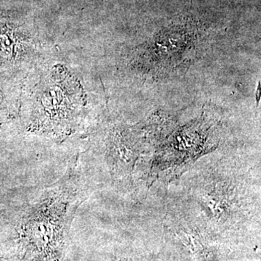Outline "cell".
<instances>
[{"label":"cell","instance_id":"obj_1","mask_svg":"<svg viewBox=\"0 0 261 261\" xmlns=\"http://www.w3.org/2000/svg\"><path fill=\"white\" fill-rule=\"evenodd\" d=\"M245 176L239 169L217 165L204 169L193 180L191 192L200 215L221 239L240 226L252 211V191Z\"/></svg>","mask_w":261,"mask_h":261},{"label":"cell","instance_id":"obj_2","mask_svg":"<svg viewBox=\"0 0 261 261\" xmlns=\"http://www.w3.org/2000/svg\"><path fill=\"white\" fill-rule=\"evenodd\" d=\"M169 213L167 218V239L176 246L178 252L186 260H217L224 257L220 254V241L200 216L199 220L190 219L186 215Z\"/></svg>","mask_w":261,"mask_h":261},{"label":"cell","instance_id":"obj_3","mask_svg":"<svg viewBox=\"0 0 261 261\" xmlns=\"http://www.w3.org/2000/svg\"><path fill=\"white\" fill-rule=\"evenodd\" d=\"M143 149L142 139L111 138L107 145V158L113 173L118 176L130 175Z\"/></svg>","mask_w":261,"mask_h":261},{"label":"cell","instance_id":"obj_4","mask_svg":"<svg viewBox=\"0 0 261 261\" xmlns=\"http://www.w3.org/2000/svg\"><path fill=\"white\" fill-rule=\"evenodd\" d=\"M3 93H2L1 92H0V103H1L2 102H3Z\"/></svg>","mask_w":261,"mask_h":261}]
</instances>
